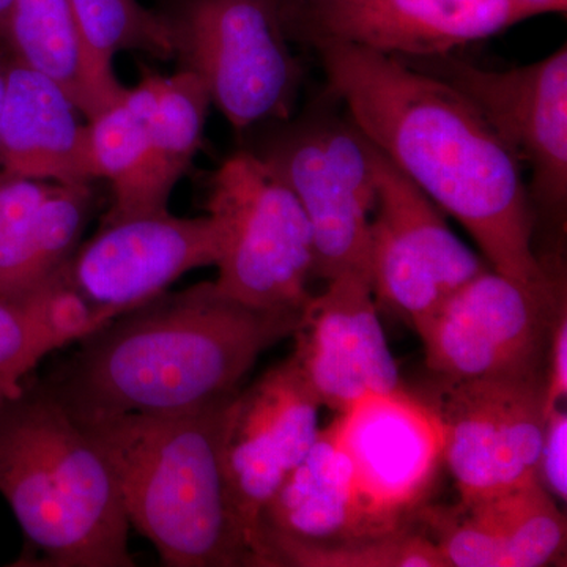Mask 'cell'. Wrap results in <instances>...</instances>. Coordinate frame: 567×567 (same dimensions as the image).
Wrapping results in <instances>:
<instances>
[{
	"mask_svg": "<svg viewBox=\"0 0 567 567\" xmlns=\"http://www.w3.org/2000/svg\"><path fill=\"white\" fill-rule=\"evenodd\" d=\"M308 41L350 121L464 226L492 270L529 287L561 282L533 246L524 166L461 92L394 55L341 40Z\"/></svg>",
	"mask_w": 567,
	"mask_h": 567,
	"instance_id": "cell-1",
	"label": "cell"
},
{
	"mask_svg": "<svg viewBox=\"0 0 567 567\" xmlns=\"http://www.w3.org/2000/svg\"><path fill=\"white\" fill-rule=\"evenodd\" d=\"M301 315L254 308L200 282L82 339L48 386L74 413L192 412L237 393L257 358L293 336Z\"/></svg>",
	"mask_w": 567,
	"mask_h": 567,
	"instance_id": "cell-2",
	"label": "cell"
},
{
	"mask_svg": "<svg viewBox=\"0 0 567 567\" xmlns=\"http://www.w3.org/2000/svg\"><path fill=\"white\" fill-rule=\"evenodd\" d=\"M238 391L192 412H73L110 461L130 525L164 566H256L224 462Z\"/></svg>",
	"mask_w": 567,
	"mask_h": 567,
	"instance_id": "cell-3",
	"label": "cell"
},
{
	"mask_svg": "<svg viewBox=\"0 0 567 567\" xmlns=\"http://www.w3.org/2000/svg\"><path fill=\"white\" fill-rule=\"evenodd\" d=\"M0 494L51 567H133L114 470L48 385L0 402Z\"/></svg>",
	"mask_w": 567,
	"mask_h": 567,
	"instance_id": "cell-4",
	"label": "cell"
},
{
	"mask_svg": "<svg viewBox=\"0 0 567 567\" xmlns=\"http://www.w3.org/2000/svg\"><path fill=\"white\" fill-rule=\"evenodd\" d=\"M181 70L196 74L237 132L292 117L303 69L282 0H156Z\"/></svg>",
	"mask_w": 567,
	"mask_h": 567,
	"instance_id": "cell-5",
	"label": "cell"
},
{
	"mask_svg": "<svg viewBox=\"0 0 567 567\" xmlns=\"http://www.w3.org/2000/svg\"><path fill=\"white\" fill-rule=\"evenodd\" d=\"M259 155L292 189L315 241V276L371 278V223L379 151L349 115L322 107L270 123Z\"/></svg>",
	"mask_w": 567,
	"mask_h": 567,
	"instance_id": "cell-6",
	"label": "cell"
},
{
	"mask_svg": "<svg viewBox=\"0 0 567 567\" xmlns=\"http://www.w3.org/2000/svg\"><path fill=\"white\" fill-rule=\"evenodd\" d=\"M207 210L223 234L219 292L254 308L303 311L315 241L282 178L252 151L235 153L212 177Z\"/></svg>",
	"mask_w": 567,
	"mask_h": 567,
	"instance_id": "cell-7",
	"label": "cell"
},
{
	"mask_svg": "<svg viewBox=\"0 0 567 567\" xmlns=\"http://www.w3.org/2000/svg\"><path fill=\"white\" fill-rule=\"evenodd\" d=\"M565 282L529 287L487 268L450 295L415 331L436 379L546 375Z\"/></svg>",
	"mask_w": 567,
	"mask_h": 567,
	"instance_id": "cell-8",
	"label": "cell"
},
{
	"mask_svg": "<svg viewBox=\"0 0 567 567\" xmlns=\"http://www.w3.org/2000/svg\"><path fill=\"white\" fill-rule=\"evenodd\" d=\"M432 398L443 429V462L464 505L539 481L546 375L436 379Z\"/></svg>",
	"mask_w": 567,
	"mask_h": 567,
	"instance_id": "cell-9",
	"label": "cell"
},
{
	"mask_svg": "<svg viewBox=\"0 0 567 567\" xmlns=\"http://www.w3.org/2000/svg\"><path fill=\"white\" fill-rule=\"evenodd\" d=\"M468 100L532 174L533 207L565 215L567 199V47L540 61L486 70L451 54L399 58Z\"/></svg>",
	"mask_w": 567,
	"mask_h": 567,
	"instance_id": "cell-10",
	"label": "cell"
},
{
	"mask_svg": "<svg viewBox=\"0 0 567 567\" xmlns=\"http://www.w3.org/2000/svg\"><path fill=\"white\" fill-rule=\"evenodd\" d=\"M221 251V229L212 216L181 218L169 208L107 212L59 276L114 320L166 293L189 271L218 264Z\"/></svg>",
	"mask_w": 567,
	"mask_h": 567,
	"instance_id": "cell-11",
	"label": "cell"
},
{
	"mask_svg": "<svg viewBox=\"0 0 567 567\" xmlns=\"http://www.w3.org/2000/svg\"><path fill=\"white\" fill-rule=\"evenodd\" d=\"M484 270L486 265L450 229L443 212L379 151L371 223L375 303L416 328Z\"/></svg>",
	"mask_w": 567,
	"mask_h": 567,
	"instance_id": "cell-12",
	"label": "cell"
},
{
	"mask_svg": "<svg viewBox=\"0 0 567 567\" xmlns=\"http://www.w3.org/2000/svg\"><path fill=\"white\" fill-rule=\"evenodd\" d=\"M352 464L365 509L386 532L412 528L443 462V429L404 388L369 394L328 425Z\"/></svg>",
	"mask_w": 567,
	"mask_h": 567,
	"instance_id": "cell-13",
	"label": "cell"
},
{
	"mask_svg": "<svg viewBox=\"0 0 567 567\" xmlns=\"http://www.w3.org/2000/svg\"><path fill=\"white\" fill-rule=\"evenodd\" d=\"M287 32L394 55L451 54L529 20L511 0H282Z\"/></svg>",
	"mask_w": 567,
	"mask_h": 567,
	"instance_id": "cell-14",
	"label": "cell"
},
{
	"mask_svg": "<svg viewBox=\"0 0 567 567\" xmlns=\"http://www.w3.org/2000/svg\"><path fill=\"white\" fill-rule=\"evenodd\" d=\"M320 406L292 357L235 398L224 462L256 566L264 509L315 445Z\"/></svg>",
	"mask_w": 567,
	"mask_h": 567,
	"instance_id": "cell-15",
	"label": "cell"
},
{
	"mask_svg": "<svg viewBox=\"0 0 567 567\" xmlns=\"http://www.w3.org/2000/svg\"><path fill=\"white\" fill-rule=\"evenodd\" d=\"M292 360L320 405L342 413L369 394L402 388L369 276L344 274L305 306Z\"/></svg>",
	"mask_w": 567,
	"mask_h": 567,
	"instance_id": "cell-16",
	"label": "cell"
},
{
	"mask_svg": "<svg viewBox=\"0 0 567 567\" xmlns=\"http://www.w3.org/2000/svg\"><path fill=\"white\" fill-rule=\"evenodd\" d=\"M417 517L447 567H543L566 559V516L540 481Z\"/></svg>",
	"mask_w": 567,
	"mask_h": 567,
	"instance_id": "cell-17",
	"label": "cell"
},
{
	"mask_svg": "<svg viewBox=\"0 0 567 567\" xmlns=\"http://www.w3.org/2000/svg\"><path fill=\"white\" fill-rule=\"evenodd\" d=\"M388 535L365 509L346 451L324 427L264 509L260 566L282 544L336 547Z\"/></svg>",
	"mask_w": 567,
	"mask_h": 567,
	"instance_id": "cell-18",
	"label": "cell"
},
{
	"mask_svg": "<svg viewBox=\"0 0 567 567\" xmlns=\"http://www.w3.org/2000/svg\"><path fill=\"white\" fill-rule=\"evenodd\" d=\"M92 205V183L0 174V297L21 300L61 274Z\"/></svg>",
	"mask_w": 567,
	"mask_h": 567,
	"instance_id": "cell-19",
	"label": "cell"
},
{
	"mask_svg": "<svg viewBox=\"0 0 567 567\" xmlns=\"http://www.w3.org/2000/svg\"><path fill=\"white\" fill-rule=\"evenodd\" d=\"M2 174L54 183H93L87 121L47 78L7 59L0 114Z\"/></svg>",
	"mask_w": 567,
	"mask_h": 567,
	"instance_id": "cell-20",
	"label": "cell"
},
{
	"mask_svg": "<svg viewBox=\"0 0 567 567\" xmlns=\"http://www.w3.org/2000/svg\"><path fill=\"white\" fill-rule=\"evenodd\" d=\"M0 40L11 58L54 82L91 121L118 96L96 80L69 0H14Z\"/></svg>",
	"mask_w": 567,
	"mask_h": 567,
	"instance_id": "cell-21",
	"label": "cell"
},
{
	"mask_svg": "<svg viewBox=\"0 0 567 567\" xmlns=\"http://www.w3.org/2000/svg\"><path fill=\"white\" fill-rule=\"evenodd\" d=\"M212 100L196 74L178 70L163 76L148 128L147 153L132 189L110 213L163 210L175 185L203 144Z\"/></svg>",
	"mask_w": 567,
	"mask_h": 567,
	"instance_id": "cell-22",
	"label": "cell"
},
{
	"mask_svg": "<svg viewBox=\"0 0 567 567\" xmlns=\"http://www.w3.org/2000/svg\"><path fill=\"white\" fill-rule=\"evenodd\" d=\"M162 78L145 76L87 121L93 171L96 181L111 183L114 203L126 196L141 173Z\"/></svg>",
	"mask_w": 567,
	"mask_h": 567,
	"instance_id": "cell-23",
	"label": "cell"
},
{
	"mask_svg": "<svg viewBox=\"0 0 567 567\" xmlns=\"http://www.w3.org/2000/svg\"><path fill=\"white\" fill-rule=\"evenodd\" d=\"M69 3L96 80L112 95H122L126 89L114 73L118 52L141 51L156 59H173L162 20L140 0H69Z\"/></svg>",
	"mask_w": 567,
	"mask_h": 567,
	"instance_id": "cell-24",
	"label": "cell"
},
{
	"mask_svg": "<svg viewBox=\"0 0 567 567\" xmlns=\"http://www.w3.org/2000/svg\"><path fill=\"white\" fill-rule=\"evenodd\" d=\"M268 566L447 567L435 540L413 528L346 546L282 544L271 548Z\"/></svg>",
	"mask_w": 567,
	"mask_h": 567,
	"instance_id": "cell-25",
	"label": "cell"
},
{
	"mask_svg": "<svg viewBox=\"0 0 567 567\" xmlns=\"http://www.w3.org/2000/svg\"><path fill=\"white\" fill-rule=\"evenodd\" d=\"M58 349L62 344L44 327L33 295L0 297V402L18 393L29 372Z\"/></svg>",
	"mask_w": 567,
	"mask_h": 567,
	"instance_id": "cell-26",
	"label": "cell"
},
{
	"mask_svg": "<svg viewBox=\"0 0 567 567\" xmlns=\"http://www.w3.org/2000/svg\"><path fill=\"white\" fill-rule=\"evenodd\" d=\"M537 476L544 488L557 499H567V412L566 405L554 406L547 413L540 443Z\"/></svg>",
	"mask_w": 567,
	"mask_h": 567,
	"instance_id": "cell-27",
	"label": "cell"
},
{
	"mask_svg": "<svg viewBox=\"0 0 567 567\" xmlns=\"http://www.w3.org/2000/svg\"><path fill=\"white\" fill-rule=\"evenodd\" d=\"M567 399V306L559 309L550 344H548L546 365V412L554 406L566 405Z\"/></svg>",
	"mask_w": 567,
	"mask_h": 567,
	"instance_id": "cell-28",
	"label": "cell"
},
{
	"mask_svg": "<svg viewBox=\"0 0 567 567\" xmlns=\"http://www.w3.org/2000/svg\"><path fill=\"white\" fill-rule=\"evenodd\" d=\"M522 10L527 11L529 18L540 14H566L567 0H511Z\"/></svg>",
	"mask_w": 567,
	"mask_h": 567,
	"instance_id": "cell-29",
	"label": "cell"
},
{
	"mask_svg": "<svg viewBox=\"0 0 567 567\" xmlns=\"http://www.w3.org/2000/svg\"><path fill=\"white\" fill-rule=\"evenodd\" d=\"M7 59L0 58V114H2L3 95H6ZM2 174V167H0Z\"/></svg>",
	"mask_w": 567,
	"mask_h": 567,
	"instance_id": "cell-30",
	"label": "cell"
},
{
	"mask_svg": "<svg viewBox=\"0 0 567 567\" xmlns=\"http://www.w3.org/2000/svg\"><path fill=\"white\" fill-rule=\"evenodd\" d=\"M14 0H0V32H2L3 22L9 17L11 7H13Z\"/></svg>",
	"mask_w": 567,
	"mask_h": 567,
	"instance_id": "cell-31",
	"label": "cell"
}]
</instances>
